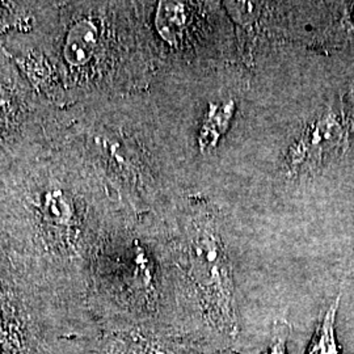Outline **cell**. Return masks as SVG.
<instances>
[{
	"label": "cell",
	"instance_id": "1",
	"mask_svg": "<svg viewBox=\"0 0 354 354\" xmlns=\"http://www.w3.org/2000/svg\"><path fill=\"white\" fill-rule=\"evenodd\" d=\"M187 274L203 327L212 339L232 342L239 319L227 254L212 225H196L185 244Z\"/></svg>",
	"mask_w": 354,
	"mask_h": 354
},
{
	"label": "cell",
	"instance_id": "2",
	"mask_svg": "<svg viewBox=\"0 0 354 354\" xmlns=\"http://www.w3.org/2000/svg\"><path fill=\"white\" fill-rule=\"evenodd\" d=\"M342 294L329 304L323 317L317 322L315 333L308 345L306 354H340L339 342L336 339V317L340 307Z\"/></svg>",
	"mask_w": 354,
	"mask_h": 354
},
{
	"label": "cell",
	"instance_id": "3",
	"mask_svg": "<svg viewBox=\"0 0 354 354\" xmlns=\"http://www.w3.org/2000/svg\"><path fill=\"white\" fill-rule=\"evenodd\" d=\"M290 332L291 326L286 320H277L273 327L272 337L266 354H288V342Z\"/></svg>",
	"mask_w": 354,
	"mask_h": 354
}]
</instances>
